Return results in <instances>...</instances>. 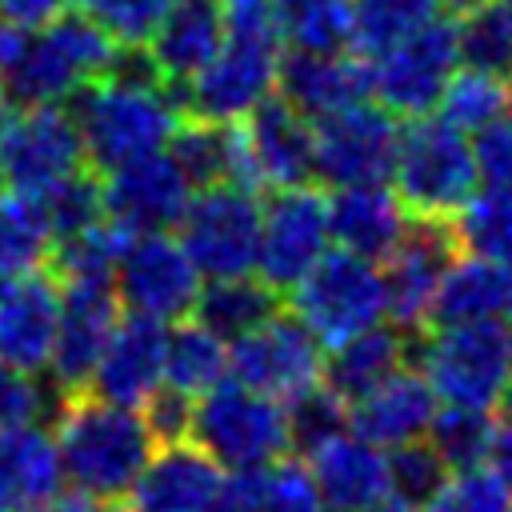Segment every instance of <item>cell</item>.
<instances>
[{"mask_svg":"<svg viewBox=\"0 0 512 512\" xmlns=\"http://www.w3.org/2000/svg\"><path fill=\"white\" fill-rule=\"evenodd\" d=\"M220 472L224 468L192 440L156 444L124 500L136 512H208Z\"/></svg>","mask_w":512,"mask_h":512,"instance_id":"cb8c5ba5","label":"cell"},{"mask_svg":"<svg viewBox=\"0 0 512 512\" xmlns=\"http://www.w3.org/2000/svg\"><path fill=\"white\" fill-rule=\"evenodd\" d=\"M504 4H508V8H512V0H504Z\"/></svg>","mask_w":512,"mask_h":512,"instance_id":"6125c7cd","label":"cell"},{"mask_svg":"<svg viewBox=\"0 0 512 512\" xmlns=\"http://www.w3.org/2000/svg\"><path fill=\"white\" fill-rule=\"evenodd\" d=\"M456 52L460 64L512 80V8L504 0H484L456 16Z\"/></svg>","mask_w":512,"mask_h":512,"instance_id":"74e56055","label":"cell"},{"mask_svg":"<svg viewBox=\"0 0 512 512\" xmlns=\"http://www.w3.org/2000/svg\"><path fill=\"white\" fill-rule=\"evenodd\" d=\"M280 44L300 52L352 48V0H276Z\"/></svg>","mask_w":512,"mask_h":512,"instance_id":"8d00e7d4","label":"cell"},{"mask_svg":"<svg viewBox=\"0 0 512 512\" xmlns=\"http://www.w3.org/2000/svg\"><path fill=\"white\" fill-rule=\"evenodd\" d=\"M40 204H44V216H48V228L56 240L64 236H76L84 228H92L96 220H104V196H100V180L96 172L84 164L60 180H52L48 188L36 192Z\"/></svg>","mask_w":512,"mask_h":512,"instance_id":"60d3db41","label":"cell"},{"mask_svg":"<svg viewBox=\"0 0 512 512\" xmlns=\"http://www.w3.org/2000/svg\"><path fill=\"white\" fill-rule=\"evenodd\" d=\"M68 112L76 120L84 164L92 172H108L124 160L164 148L184 116L176 92L160 76H116V72L88 80L68 100Z\"/></svg>","mask_w":512,"mask_h":512,"instance_id":"3957f363","label":"cell"},{"mask_svg":"<svg viewBox=\"0 0 512 512\" xmlns=\"http://www.w3.org/2000/svg\"><path fill=\"white\" fill-rule=\"evenodd\" d=\"M256 188H288L312 180V120L276 92L240 120Z\"/></svg>","mask_w":512,"mask_h":512,"instance_id":"44dd1931","label":"cell"},{"mask_svg":"<svg viewBox=\"0 0 512 512\" xmlns=\"http://www.w3.org/2000/svg\"><path fill=\"white\" fill-rule=\"evenodd\" d=\"M172 0H84V12L120 48H144Z\"/></svg>","mask_w":512,"mask_h":512,"instance_id":"f6af8a7d","label":"cell"},{"mask_svg":"<svg viewBox=\"0 0 512 512\" xmlns=\"http://www.w3.org/2000/svg\"><path fill=\"white\" fill-rule=\"evenodd\" d=\"M188 440L220 468H268L292 452L284 400L264 396L232 376L192 400Z\"/></svg>","mask_w":512,"mask_h":512,"instance_id":"5b68a950","label":"cell"},{"mask_svg":"<svg viewBox=\"0 0 512 512\" xmlns=\"http://www.w3.org/2000/svg\"><path fill=\"white\" fill-rule=\"evenodd\" d=\"M280 40L272 36H240L224 32L220 48L208 64H200L184 84H168L180 100V112L236 124L244 120L260 100L276 92V64H280Z\"/></svg>","mask_w":512,"mask_h":512,"instance_id":"9c48e42d","label":"cell"},{"mask_svg":"<svg viewBox=\"0 0 512 512\" xmlns=\"http://www.w3.org/2000/svg\"><path fill=\"white\" fill-rule=\"evenodd\" d=\"M440 12V0H352V48L360 56H372L436 20Z\"/></svg>","mask_w":512,"mask_h":512,"instance_id":"f35d334b","label":"cell"},{"mask_svg":"<svg viewBox=\"0 0 512 512\" xmlns=\"http://www.w3.org/2000/svg\"><path fill=\"white\" fill-rule=\"evenodd\" d=\"M456 244L512 272V188L480 184L472 200L452 216Z\"/></svg>","mask_w":512,"mask_h":512,"instance_id":"e575fe53","label":"cell"},{"mask_svg":"<svg viewBox=\"0 0 512 512\" xmlns=\"http://www.w3.org/2000/svg\"><path fill=\"white\" fill-rule=\"evenodd\" d=\"M192 180L168 156V148L144 152L104 172V216L124 232H172L192 200Z\"/></svg>","mask_w":512,"mask_h":512,"instance_id":"e0dca14e","label":"cell"},{"mask_svg":"<svg viewBox=\"0 0 512 512\" xmlns=\"http://www.w3.org/2000/svg\"><path fill=\"white\" fill-rule=\"evenodd\" d=\"M60 320V284L48 268L0 276V360L44 376Z\"/></svg>","mask_w":512,"mask_h":512,"instance_id":"d6986e66","label":"cell"},{"mask_svg":"<svg viewBox=\"0 0 512 512\" xmlns=\"http://www.w3.org/2000/svg\"><path fill=\"white\" fill-rule=\"evenodd\" d=\"M228 376V340L204 328L196 316L168 324L164 336V384L184 396H204Z\"/></svg>","mask_w":512,"mask_h":512,"instance_id":"1f68e13d","label":"cell"},{"mask_svg":"<svg viewBox=\"0 0 512 512\" xmlns=\"http://www.w3.org/2000/svg\"><path fill=\"white\" fill-rule=\"evenodd\" d=\"M388 184L404 200L412 216H436L452 220L472 192L480 188L476 156H472V136L452 128L444 116L424 112L408 116L396 140V160Z\"/></svg>","mask_w":512,"mask_h":512,"instance_id":"277c9868","label":"cell"},{"mask_svg":"<svg viewBox=\"0 0 512 512\" xmlns=\"http://www.w3.org/2000/svg\"><path fill=\"white\" fill-rule=\"evenodd\" d=\"M332 248L328 232V196L304 184L272 188V196L260 208V252H256V276L276 292L288 296V288Z\"/></svg>","mask_w":512,"mask_h":512,"instance_id":"5bb4252c","label":"cell"},{"mask_svg":"<svg viewBox=\"0 0 512 512\" xmlns=\"http://www.w3.org/2000/svg\"><path fill=\"white\" fill-rule=\"evenodd\" d=\"M284 412H288L292 448H300V452H308L320 440H328L332 432L348 428V404L324 384H312V388L296 392L292 400H284Z\"/></svg>","mask_w":512,"mask_h":512,"instance_id":"7bdbcfd3","label":"cell"},{"mask_svg":"<svg viewBox=\"0 0 512 512\" xmlns=\"http://www.w3.org/2000/svg\"><path fill=\"white\" fill-rule=\"evenodd\" d=\"M364 512H420V508H412V504L388 496V500H380V504H372V508H364Z\"/></svg>","mask_w":512,"mask_h":512,"instance_id":"db71d44e","label":"cell"},{"mask_svg":"<svg viewBox=\"0 0 512 512\" xmlns=\"http://www.w3.org/2000/svg\"><path fill=\"white\" fill-rule=\"evenodd\" d=\"M260 192L220 180L192 192L184 216L176 220V240L192 256L204 280L256 272L260 252Z\"/></svg>","mask_w":512,"mask_h":512,"instance_id":"52a82bcc","label":"cell"},{"mask_svg":"<svg viewBox=\"0 0 512 512\" xmlns=\"http://www.w3.org/2000/svg\"><path fill=\"white\" fill-rule=\"evenodd\" d=\"M108 504H100V500H92V496H84V492H60V496H52L40 512H104Z\"/></svg>","mask_w":512,"mask_h":512,"instance_id":"f5cc1de1","label":"cell"},{"mask_svg":"<svg viewBox=\"0 0 512 512\" xmlns=\"http://www.w3.org/2000/svg\"><path fill=\"white\" fill-rule=\"evenodd\" d=\"M8 32H12V24H4V20H0V68H4V48H8Z\"/></svg>","mask_w":512,"mask_h":512,"instance_id":"9f6ffc18","label":"cell"},{"mask_svg":"<svg viewBox=\"0 0 512 512\" xmlns=\"http://www.w3.org/2000/svg\"><path fill=\"white\" fill-rule=\"evenodd\" d=\"M288 300H292V312L328 348L384 320V272L376 260H364L344 248H328L288 288Z\"/></svg>","mask_w":512,"mask_h":512,"instance_id":"ba28073f","label":"cell"},{"mask_svg":"<svg viewBox=\"0 0 512 512\" xmlns=\"http://www.w3.org/2000/svg\"><path fill=\"white\" fill-rule=\"evenodd\" d=\"M112 288L124 312L176 324L192 316L204 276L172 232H128L112 268Z\"/></svg>","mask_w":512,"mask_h":512,"instance_id":"8fae6325","label":"cell"},{"mask_svg":"<svg viewBox=\"0 0 512 512\" xmlns=\"http://www.w3.org/2000/svg\"><path fill=\"white\" fill-rule=\"evenodd\" d=\"M508 116H512V104H508Z\"/></svg>","mask_w":512,"mask_h":512,"instance_id":"91938a15","label":"cell"},{"mask_svg":"<svg viewBox=\"0 0 512 512\" xmlns=\"http://www.w3.org/2000/svg\"><path fill=\"white\" fill-rule=\"evenodd\" d=\"M64 488L52 428L40 420L0 424V512H40Z\"/></svg>","mask_w":512,"mask_h":512,"instance_id":"484cf974","label":"cell"},{"mask_svg":"<svg viewBox=\"0 0 512 512\" xmlns=\"http://www.w3.org/2000/svg\"><path fill=\"white\" fill-rule=\"evenodd\" d=\"M460 252L452 220L416 216L408 220L396 248L380 260L384 272V320L408 336H420L432 324V304L448 260Z\"/></svg>","mask_w":512,"mask_h":512,"instance_id":"2e32d148","label":"cell"},{"mask_svg":"<svg viewBox=\"0 0 512 512\" xmlns=\"http://www.w3.org/2000/svg\"><path fill=\"white\" fill-rule=\"evenodd\" d=\"M0 192H4V180H0Z\"/></svg>","mask_w":512,"mask_h":512,"instance_id":"94428289","label":"cell"},{"mask_svg":"<svg viewBox=\"0 0 512 512\" xmlns=\"http://www.w3.org/2000/svg\"><path fill=\"white\" fill-rule=\"evenodd\" d=\"M420 372L440 404L492 412L512 384V344L504 320L436 324V332L420 344Z\"/></svg>","mask_w":512,"mask_h":512,"instance_id":"8992f818","label":"cell"},{"mask_svg":"<svg viewBox=\"0 0 512 512\" xmlns=\"http://www.w3.org/2000/svg\"><path fill=\"white\" fill-rule=\"evenodd\" d=\"M116 316H120V300H116L112 280H64L60 284V320H56V340H52V356L44 368L52 396L88 388Z\"/></svg>","mask_w":512,"mask_h":512,"instance_id":"ac0fdd59","label":"cell"},{"mask_svg":"<svg viewBox=\"0 0 512 512\" xmlns=\"http://www.w3.org/2000/svg\"><path fill=\"white\" fill-rule=\"evenodd\" d=\"M308 472L328 504V512H364L388 500V452L364 440L352 428L332 432L316 448H308Z\"/></svg>","mask_w":512,"mask_h":512,"instance_id":"7402d4cb","label":"cell"},{"mask_svg":"<svg viewBox=\"0 0 512 512\" xmlns=\"http://www.w3.org/2000/svg\"><path fill=\"white\" fill-rule=\"evenodd\" d=\"M104 512H136V508H132V504H128V500H116V504H108V508H104Z\"/></svg>","mask_w":512,"mask_h":512,"instance_id":"6f0895ef","label":"cell"},{"mask_svg":"<svg viewBox=\"0 0 512 512\" xmlns=\"http://www.w3.org/2000/svg\"><path fill=\"white\" fill-rule=\"evenodd\" d=\"M436 456L452 468H472L488 460V440H492V412L484 408H460V404H440L428 436H424Z\"/></svg>","mask_w":512,"mask_h":512,"instance_id":"ab89813d","label":"cell"},{"mask_svg":"<svg viewBox=\"0 0 512 512\" xmlns=\"http://www.w3.org/2000/svg\"><path fill=\"white\" fill-rule=\"evenodd\" d=\"M420 512H512V492L488 464L452 468Z\"/></svg>","mask_w":512,"mask_h":512,"instance_id":"b9f144b4","label":"cell"},{"mask_svg":"<svg viewBox=\"0 0 512 512\" xmlns=\"http://www.w3.org/2000/svg\"><path fill=\"white\" fill-rule=\"evenodd\" d=\"M116 56L112 36L84 12L60 8L36 28H12L0 68V100L68 104L88 80H100Z\"/></svg>","mask_w":512,"mask_h":512,"instance_id":"7a4b0ae2","label":"cell"},{"mask_svg":"<svg viewBox=\"0 0 512 512\" xmlns=\"http://www.w3.org/2000/svg\"><path fill=\"white\" fill-rule=\"evenodd\" d=\"M60 8H68V0H0V20L12 28H36Z\"/></svg>","mask_w":512,"mask_h":512,"instance_id":"816d5d0a","label":"cell"},{"mask_svg":"<svg viewBox=\"0 0 512 512\" xmlns=\"http://www.w3.org/2000/svg\"><path fill=\"white\" fill-rule=\"evenodd\" d=\"M368 68V92L380 108L392 116H424L436 108L448 76L460 68L456 52V20H444V12L416 32L400 36L396 44L364 56Z\"/></svg>","mask_w":512,"mask_h":512,"instance_id":"30bf717a","label":"cell"},{"mask_svg":"<svg viewBox=\"0 0 512 512\" xmlns=\"http://www.w3.org/2000/svg\"><path fill=\"white\" fill-rule=\"evenodd\" d=\"M512 492V384L492 408V440H488V460H484Z\"/></svg>","mask_w":512,"mask_h":512,"instance_id":"f907efd6","label":"cell"},{"mask_svg":"<svg viewBox=\"0 0 512 512\" xmlns=\"http://www.w3.org/2000/svg\"><path fill=\"white\" fill-rule=\"evenodd\" d=\"M436 408L440 400L424 380V372L412 364H400L376 388H368L360 400L348 404V428L388 452V448L424 440Z\"/></svg>","mask_w":512,"mask_h":512,"instance_id":"603a6c76","label":"cell"},{"mask_svg":"<svg viewBox=\"0 0 512 512\" xmlns=\"http://www.w3.org/2000/svg\"><path fill=\"white\" fill-rule=\"evenodd\" d=\"M52 440L60 452L64 484L100 500L116 504L136 484L144 460L152 456L156 440L144 428L140 408L104 400L88 388L56 396L52 404Z\"/></svg>","mask_w":512,"mask_h":512,"instance_id":"6da1fadb","label":"cell"},{"mask_svg":"<svg viewBox=\"0 0 512 512\" xmlns=\"http://www.w3.org/2000/svg\"><path fill=\"white\" fill-rule=\"evenodd\" d=\"M52 228L36 192L4 188L0 192V276H20L48 268L52 256Z\"/></svg>","mask_w":512,"mask_h":512,"instance_id":"836d02e7","label":"cell"},{"mask_svg":"<svg viewBox=\"0 0 512 512\" xmlns=\"http://www.w3.org/2000/svg\"><path fill=\"white\" fill-rule=\"evenodd\" d=\"M448 476V464L436 456L428 440H412L400 448H388V492L412 508H424L428 496Z\"/></svg>","mask_w":512,"mask_h":512,"instance_id":"ee69618b","label":"cell"},{"mask_svg":"<svg viewBox=\"0 0 512 512\" xmlns=\"http://www.w3.org/2000/svg\"><path fill=\"white\" fill-rule=\"evenodd\" d=\"M84 168V148L68 104L0 100V180L4 188L40 192Z\"/></svg>","mask_w":512,"mask_h":512,"instance_id":"4fadbf2b","label":"cell"},{"mask_svg":"<svg viewBox=\"0 0 512 512\" xmlns=\"http://www.w3.org/2000/svg\"><path fill=\"white\" fill-rule=\"evenodd\" d=\"M164 148L180 164V172L192 180V188L220 184V180L256 188L252 168H248V152H244V136H240V120L216 124V120H200V116H188V120L180 116V124Z\"/></svg>","mask_w":512,"mask_h":512,"instance_id":"4dcf8cb0","label":"cell"},{"mask_svg":"<svg viewBox=\"0 0 512 512\" xmlns=\"http://www.w3.org/2000/svg\"><path fill=\"white\" fill-rule=\"evenodd\" d=\"M264 504V468H224L208 500V512H260Z\"/></svg>","mask_w":512,"mask_h":512,"instance_id":"681fc988","label":"cell"},{"mask_svg":"<svg viewBox=\"0 0 512 512\" xmlns=\"http://www.w3.org/2000/svg\"><path fill=\"white\" fill-rule=\"evenodd\" d=\"M52 404H56V396L40 376H28L0 360V424L44 420Z\"/></svg>","mask_w":512,"mask_h":512,"instance_id":"7dc6e473","label":"cell"},{"mask_svg":"<svg viewBox=\"0 0 512 512\" xmlns=\"http://www.w3.org/2000/svg\"><path fill=\"white\" fill-rule=\"evenodd\" d=\"M508 104H512V80H504L496 72H480V68L460 64L448 76V84H444V92H440V100H436L432 112L444 116L452 128H460V132L472 136V132L488 128L492 120L508 116Z\"/></svg>","mask_w":512,"mask_h":512,"instance_id":"d590c367","label":"cell"},{"mask_svg":"<svg viewBox=\"0 0 512 512\" xmlns=\"http://www.w3.org/2000/svg\"><path fill=\"white\" fill-rule=\"evenodd\" d=\"M276 96L288 100L308 120L348 108L356 100H372L364 56L288 48V56L280 52V64H276Z\"/></svg>","mask_w":512,"mask_h":512,"instance_id":"d4e9b609","label":"cell"},{"mask_svg":"<svg viewBox=\"0 0 512 512\" xmlns=\"http://www.w3.org/2000/svg\"><path fill=\"white\" fill-rule=\"evenodd\" d=\"M416 336L400 332L396 324L380 320V324H368L336 344L324 348V372H320V384L332 388L344 404L360 400L368 388H376L388 372H396L400 364H408V348H412Z\"/></svg>","mask_w":512,"mask_h":512,"instance_id":"83f0119b","label":"cell"},{"mask_svg":"<svg viewBox=\"0 0 512 512\" xmlns=\"http://www.w3.org/2000/svg\"><path fill=\"white\" fill-rule=\"evenodd\" d=\"M504 328H508V344H512V308H508V324Z\"/></svg>","mask_w":512,"mask_h":512,"instance_id":"680465c9","label":"cell"},{"mask_svg":"<svg viewBox=\"0 0 512 512\" xmlns=\"http://www.w3.org/2000/svg\"><path fill=\"white\" fill-rule=\"evenodd\" d=\"M280 308V296L256 276H220V280H204L192 316L212 328L224 340H236L244 332H252L256 324H264L272 312Z\"/></svg>","mask_w":512,"mask_h":512,"instance_id":"d6a6232c","label":"cell"},{"mask_svg":"<svg viewBox=\"0 0 512 512\" xmlns=\"http://www.w3.org/2000/svg\"><path fill=\"white\" fill-rule=\"evenodd\" d=\"M224 40L220 0H172L156 32L148 36V60L164 84H184Z\"/></svg>","mask_w":512,"mask_h":512,"instance_id":"f1b7e54d","label":"cell"},{"mask_svg":"<svg viewBox=\"0 0 512 512\" xmlns=\"http://www.w3.org/2000/svg\"><path fill=\"white\" fill-rule=\"evenodd\" d=\"M512 308V272L496 260L476 252H456L440 276L432 324H476V320H504Z\"/></svg>","mask_w":512,"mask_h":512,"instance_id":"f546056e","label":"cell"},{"mask_svg":"<svg viewBox=\"0 0 512 512\" xmlns=\"http://www.w3.org/2000/svg\"><path fill=\"white\" fill-rule=\"evenodd\" d=\"M140 416H144V428L152 432L156 444H172V440H188V428H192V396L160 384L144 404H140Z\"/></svg>","mask_w":512,"mask_h":512,"instance_id":"c3c4849f","label":"cell"},{"mask_svg":"<svg viewBox=\"0 0 512 512\" xmlns=\"http://www.w3.org/2000/svg\"><path fill=\"white\" fill-rule=\"evenodd\" d=\"M260 512H328L304 460L280 456L264 468V504Z\"/></svg>","mask_w":512,"mask_h":512,"instance_id":"bcb514c9","label":"cell"},{"mask_svg":"<svg viewBox=\"0 0 512 512\" xmlns=\"http://www.w3.org/2000/svg\"><path fill=\"white\" fill-rule=\"evenodd\" d=\"M164 336H168V324L136 312H120L100 348L88 392L140 408L164 384Z\"/></svg>","mask_w":512,"mask_h":512,"instance_id":"ffe728a7","label":"cell"},{"mask_svg":"<svg viewBox=\"0 0 512 512\" xmlns=\"http://www.w3.org/2000/svg\"><path fill=\"white\" fill-rule=\"evenodd\" d=\"M476 4H484V0H440V8L452 12V16H464V12H472Z\"/></svg>","mask_w":512,"mask_h":512,"instance_id":"11a10c76","label":"cell"},{"mask_svg":"<svg viewBox=\"0 0 512 512\" xmlns=\"http://www.w3.org/2000/svg\"><path fill=\"white\" fill-rule=\"evenodd\" d=\"M320 372H324V344L292 308L288 312L276 308L264 324L228 340V376L264 396L292 400L296 392L320 384Z\"/></svg>","mask_w":512,"mask_h":512,"instance_id":"9a60e30c","label":"cell"},{"mask_svg":"<svg viewBox=\"0 0 512 512\" xmlns=\"http://www.w3.org/2000/svg\"><path fill=\"white\" fill-rule=\"evenodd\" d=\"M400 124L388 108L356 100L312 120V176L324 188L384 184L392 176Z\"/></svg>","mask_w":512,"mask_h":512,"instance_id":"7c38bea8","label":"cell"},{"mask_svg":"<svg viewBox=\"0 0 512 512\" xmlns=\"http://www.w3.org/2000/svg\"><path fill=\"white\" fill-rule=\"evenodd\" d=\"M412 212L396 196V188L384 184H352V188H332L328 196V232L332 248L356 252L364 260H384L396 240L404 236Z\"/></svg>","mask_w":512,"mask_h":512,"instance_id":"4316f807","label":"cell"}]
</instances>
